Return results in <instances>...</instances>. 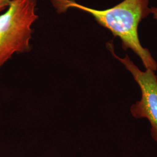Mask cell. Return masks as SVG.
Instances as JSON below:
<instances>
[{
	"label": "cell",
	"mask_w": 157,
	"mask_h": 157,
	"mask_svg": "<svg viewBox=\"0 0 157 157\" xmlns=\"http://www.w3.org/2000/svg\"><path fill=\"white\" fill-rule=\"evenodd\" d=\"M57 12L75 8L89 13L102 26L119 37L124 50L130 49L140 58L146 69L155 72L157 63L148 49L141 44L138 26L151 13L149 0H124L112 8L98 10L81 5L74 0H51Z\"/></svg>",
	"instance_id": "obj_1"
},
{
	"label": "cell",
	"mask_w": 157,
	"mask_h": 157,
	"mask_svg": "<svg viewBox=\"0 0 157 157\" xmlns=\"http://www.w3.org/2000/svg\"><path fill=\"white\" fill-rule=\"evenodd\" d=\"M37 0H15L0 15V69L15 54L30 50Z\"/></svg>",
	"instance_id": "obj_2"
},
{
	"label": "cell",
	"mask_w": 157,
	"mask_h": 157,
	"mask_svg": "<svg viewBox=\"0 0 157 157\" xmlns=\"http://www.w3.org/2000/svg\"><path fill=\"white\" fill-rule=\"evenodd\" d=\"M107 48L112 56L121 62L132 74L140 88L141 97L133 104L130 111L136 119L146 118L151 124V136L157 142V76L151 69L142 71L126 55L124 58L118 56L115 52L112 43H108Z\"/></svg>",
	"instance_id": "obj_3"
},
{
	"label": "cell",
	"mask_w": 157,
	"mask_h": 157,
	"mask_svg": "<svg viewBox=\"0 0 157 157\" xmlns=\"http://www.w3.org/2000/svg\"><path fill=\"white\" fill-rule=\"evenodd\" d=\"M13 1L15 0H0V12L7 10Z\"/></svg>",
	"instance_id": "obj_4"
},
{
	"label": "cell",
	"mask_w": 157,
	"mask_h": 157,
	"mask_svg": "<svg viewBox=\"0 0 157 157\" xmlns=\"http://www.w3.org/2000/svg\"><path fill=\"white\" fill-rule=\"evenodd\" d=\"M151 13L152 14L153 17L157 21V7L151 8Z\"/></svg>",
	"instance_id": "obj_5"
}]
</instances>
